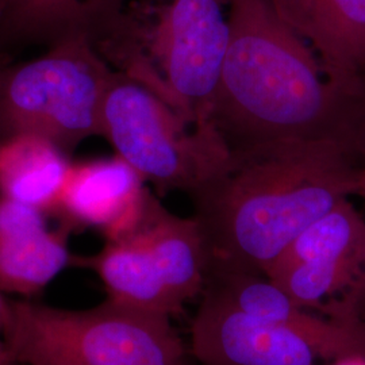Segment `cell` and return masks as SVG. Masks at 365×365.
Instances as JSON below:
<instances>
[{"instance_id": "obj_1", "label": "cell", "mask_w": 365, "mask_h": 365, "mask_svg": "<svg viewBox=\"0 0 365 365\" xmlns=\"http://www.w3.org/2000/svg\"><path fill=\"white\" fill-rule=\"evenodd\" d=\"M229 25L210 122L230 150L327 144L363 158L365 90L327 78L269 0H230Z\"/></svg>"}, {"instance_id": "obj_2", "label": "cell", "mask_w": 365, "mask_h": 365, "mask_svg": "<svg viewBox=\"0 0 365 365\" xmlns=\"http://www.w3.org/2000/svg\"><path fill=\"white\" fill-rule=\"evenodd\" d=\"M360 163L336 145L232 150L226 167L190 195L207 274L267 276L300 233L352 199Z\"/></svg>"}, {"instance_id": "obj_3", "label": "cell", "mask_w": 365, "mask_h": 365, "mask_svg": "<svg viewBox=\"0 0 365 365\" xmlns=\"http://www.w3.org/2000/svg\"><path fill=\"white\" fill-rule=\"evenodd\" d=\"M230 0H131L93 46L195 125H209L230 39Z\"/></svg>"}, {"instance_id": "obj_4", "label": "cell", "mask_w": 365, "mask_h": 365, "mask_svg": "<svg viewBox=\"0 0 365 365\" xmlns=\"http://www.w3.org/2000/svg\"><path fill=\"white\" fill-rule=\"evenodd\" d=\"M170 319L108 299L87 310L16 300L1 339L16 365H191Z\"/></svg>"}, {"instance_id": "obj_5", "label": "cell", "mask_w": 365, "mask_h": 365, "mask_svg": "<svg viewBox=\"0 0 365 365\" xmlns=\"http://www.w3.org/2000/svg\"><path fill=\"white\" fill-rule=\"evenodd\" d=\"M115 71L90 39H66L25 63L0 61V140L34 134L71 156L101 137L102 108Z\"/></svg>"}, {"instance_id": "obj_6", "label": "cell", "mask_w": 365, "mask_h": 365, "mask_svg": "<svg viewBox=\"0 0 365 365\" xmlns=\"http://www.w3.org/2000/svg\"><path fill=\"white\" fill-rule=\"evenodd\" d=\"M72 265L98 274L107 299L170 318L200 298L207 279L195 220L170 212L150 190L129 233L106 241L95 255L73 256Z\"/></svg>"}, {"instance_id": "obj_7", "label": "cell", "mask_w": 365, "mask_h": 365, "mask_svg": "<svg viewBox=\"0 0 365 365\" xmlns=\"http://www.w3.org/2000/svg\"><path fill=\"white\" fill-rule=\"evenodd\" d=\"M101 137L158 194L192 195L226 167L232 155L212 123H192L117 71L103 102Z\"/></svg>"}, {"instance_id": "obj_8", "label": "cell", "mask_w": 365, "mask_h": 365, "mask_svg": "<svg viewBox=\"0 0 365 365\" xmlns=\"http://www.w3.org/2000/svg\"><path fill=\"white\" fill-rule=\"evenodd\" d=\"M364 272L365 215L346 199L300 233L265 277L297 304L330 318Z\"/></svg>"}, {"instance_id": "obj_9", "label": "cell", "mask_w": 365, "mask_h": 365, "mask_svg": "<svg viewBox=\"0 0 365 365\" xmlns=\"http://www.w3.org/2000/svg\"><path fill=\"white\" fill-rule=\"evenodd\" d=\"M197 365H318L313 346L286 327L245 313L205 287L191 322Z\"/></svg>"}, {"instance_id": "obj_10", "label": "cell", "mask_w": 365, "mask_h": 365, "mask_svg": "<svg viewBox=\"0 0 365 365\" xmlns=\"http://www.w3.org/2000/svg\"><path fill=\"white\" fill-rule=\"evenodd\" d=\"M149 187L120 157L72 163L53 211L69 235L96 229L106 241L129 233L137 225Z\"/></svg>"}, {"instance_id": "obj_11", "label": "cell", "mask_w": 365, "mask_h": 365, "mask_svg": "<svg viewBox=\"0 0 365 365\" xmlns=\"http://www.w3.org/2000/svg\"><path fill=\"white\" fill-rule=\"evenodd\" d=\"M206 287L240 310L297 333L313 346L321 360H365V322H339L304 309L265 276L210 274Z\"/></svg>"}, {"instance_id": "obj_12", "label": "cell", "mask_w": 365, "mask_h": 365, "mask_svg": "<svg viewBox=\"0 0 365 365\" xmlns=\"http://www.w3.org/2000/svg\"><path fill=\"white\" fill-rule=\"evenodd\" d=\"M317 54L327 78L365 90V0H269Z\"/></svg>"}, {"instance_id": "obj_13", "label": "cell", "mask_w": 365, "mask_h": 365, "mask_svg": "<svg viewBox=\"0 0 365 365\" xmlns=\"http://www.w3.org/2000/svg\"><path fill=\"white\" fill-rule=\"evenodd\" d=\"M46 214L0 195V292L39 294L72 265L69 233L51 230Z\"/></svg>"}, {"instance_id": "obj_14", "label": "cell", "mask_w": 365, "mask_h": 365, "mask_svg": "<svg viewBox=\"0 0 365 365\" xmlns=\"http://www.w3.org/2000/svg\"><path fill=\"white\" fill-rule=\"evenodd\" d=\"M131 0H6L0 42L46 48L84 37L95 43Z\"/></svg>"}, {"instance_id": "obj_15", "label": "cell", "mask_w": 365, "mask_h": 365, "mask_svg": "<svg viewBox=\"0 0 365 365\" xmlns=\"http://www.w3.org/2000/svg\"><path fill=\"white\" fill-rule=\"evenodd\" d=\"M72 161L52 141L34 134L0 140V195L52 215Z\"/></svg>"}, {"instance_id": "obj_16", "label": "cell", "mask_w": 365, "mask_h": 365, "mask_svg": "<svg viewBox=\"0 0 365 365\" xmlns=\"http://www.w3.org/2000/svg\"><path fill=\"white\" fill-rule=\"evenodd\" d=\"M354 196H357V197H360L363 200L365 207V153L363 158H361L360 168H359V173H357V182H356Z\"/></svg>"}, {"instance_id": "obj_17", "label": "cell", "mask_w": 365, "mask_h": 365, "mask_svg": "<svg viewBox=\"0 0 365 365\" xmlns=\"http://www.w3.org/2000/svg\"><path fill=\"white\" fill-rule=\"evenodd\" d=\"M9 300L4 299L3 294L0 292V336H1V330L4 327L6 318H7V312H9Z\"/></svg>"}, {"instance_id": "obj_18", "label": "cell", "mask_w": 365, "mask_h": 365, "mask_svg": "<svg viewBox=\"0 0 365 365\" xmlns=\"http://www.w3.org/2000/svg\"><path fill=\"white\" fill-rule=\"evenodd\" d=\"M0 365H16L11 360V357L9 354V351L6 348V344H4V341L1 339V336H0Z\"/></svg>"}, {"instance_id": "obj_19", "label": "cell", "mask_w": 365, "mask_h": 365, "mask_svg": "<svg viewBox=\"0 0 365 365\" xmlns=\"http://www.w3.org/2000/svg\"><path fill=\"white\" fill-rule=\"evenodd\" d=\"M330 365H365L364 359H344L339 361H333Z\"/></svg>"}, {"instance_id": "obj_20", "label": "cell", "mask_w": 365, "mask_h": 365, "mask_svg": "<svg viewBox=\"0 0 365 365\" xmlns=\"http://www.w3.org/2000/svg\"><path fill=\"white\" fill-rule=\"evenodd\" d=\"M4 7H6V0H0V18H1V15H3Z\"/></svg>"}]
</instances>
